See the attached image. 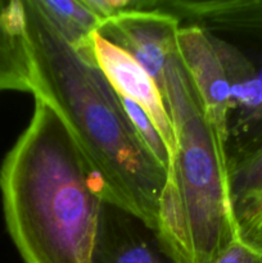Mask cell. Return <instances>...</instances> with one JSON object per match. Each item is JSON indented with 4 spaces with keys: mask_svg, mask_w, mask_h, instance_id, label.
<instances>
[{
    "mask_svg": "<svg viewBox=\"0 0 262 263\" xmlns=\"http://www.w3.org/2000/svg\"><path fill=\"white\" fill-rule=\"evenodd\" d=\"M32 95L63 121L103 187V198L161 231L167 170L154 159L104 74L59 35L35 0H23Z\"/></svg>",
    "mask_w": 262,
    "mask_h": 263,
    "instance_id": "obj_1",
    "label": "cell"
},
{
    "mask_svg": "<svg viewBox=\"0 0 262 263\" xmlns=\"http://www.w3.org/2000/svg\"><path fill=\"white\" fill-rule=\"evenodd\" d=\"M0 166L5 225L25 263H90L103 187L41 98Z\"/></svg>",
    "mask_w": 262,
    "mask_h": 263,
    "instance_id": "obj_2",
    "label": "cell"
},
{
    "mask_svg": "<svg viewBox=\"0 0 262 263\" xmlns=\"http://www.w3.org/2000/svg\"><path fill=\"white\" fill-rule=\"evenodd\" d=\"M164 97L176 139L161 204V233L186 263H212L239 238L225 144L205 116L179 50L164 67Z\"/></svg>",
    "mask_w": 262,
    "mask_h": 263,
    "instance_id": "obj_3",
    "label": "cell"
},
{
    "mask_svg": "<svg viewBox=\"0 0 262 263\" xmlns=\"http://www.w3.org/2000/svg\"><path fill=\"white\" fill-rule=\"evenodd\" d=\"M177 48L205 116L226 148L230 115L256 76V62L236 44L195 25H181Z\"/></svg>",
    "mask_w": 262,
    "mask_h": 263,
    "instance_id": "obj_4",
    "label": "cell"
},
{
    "mask_svg": "<svg viewBox=\"0 0 262 263\" xmlns=\"http://www.w3.org/2000/svg\"><path fill=\"white\" fill-rule=\"evenodd\" d=\"M180 27L176 15L151 7L148 0H139L136 9L103 21L97 32L130 54L164 95V67L169 57L179 50Z\"/></svg>",
    "mask_w": 262,
    "mask_h": 263,
    "instance_id": "obj_5",
    "label": "cell"
},
{
    "mask_svg": "<svg viewBox=\"0 0 262 263\" xmlns=\"http://www.w3.org/2000/svg\"><path fill=\"white\" fill-rule=\"evenodd\" d=\"M90 263H186L161 231L103 199Z\"/></svg>",
    "mask_w": 262,
    "mask_h": 263,
    "instance_id": "obj_6",
    "label": "cell"
},
{
    "mask_svg": "<svg viewBox=\"0 0 262 263\" xmlns=\"http://www.w3.org/2000/svg\"><path fill=\"white\" fill-rule=\"evenodd\" d=\"M91 63L121 97L140 105L158 128L171 163L176 152V139L166 97L153 77L123 49L95 32L91 36ZM171 166V164H170Z\"/></svg>",
    "mask_w": 262,
    "mask_h": 263,
    "instance_id": "obj_7",
    "label": "cell"
},
{
    "mask_svg": "<svg viewBox=\"0 0 262 263\" xmlns=\"http://www.w3.org/2000/svg\"><path fill=\"white\" fill-rule=\"evenodd\" d=\"M149 5L215 35L262 37V0H149Z\"/></svg>",
    "mask_w": 262,
    "mask_h": 263,
    "instance_id": "obj_8",
    "label": "cell"
},
{
    "mask_svg": "<svg viewBox=\"0 0 262 263\" xmlns=\"http://www.w3.org/2000/svg\"><path fill=\"white\" fill-rule=\"evenodd\" d=\"M23 0H0V92L32 94Z\"/></svg>",
    "mask_w": 262,
    "mask_h": 263,
    "instance_id": "obj_9",
    "label": "cell"
},
{
    "mask_svg": "<svg viewBox=\"0 0 262 263\" xmlns=\"http://www.w3.org/2000/svg\"><path fill=\"white\" fill-rule=\"evenodd\" d=\"M262 149V58L256 63V76L241 94L228 125L226 156L234 162Z\"/></svg>",
    "mask_w": 262,
    "mask_h": 263,
    "instance_id": "obj_10",
    "label": "cell"
},
{
    "mask_svg": "<svg viewBox=\"0 0 262 263\" xmlns=\"http://www.w3.org/2000/svg\"><path fill=\"white\" fill-rule=\"evenodd\" d=\"M229 190L234 217L246 239L262 215V149L229 166Z\"/></svg>",
    "mask_w": 262,
    "mask_h": 263,
    "instance_id": "obj_11",
    "label": "cell"
},
{
    "mask_svg": "<svg viewBox=\"0 0 262 263\" xmlns=\"http://www.w3.org/2000/svg\"><path fill=\"white\" fill-rule=\"evenodd\" d=\"M39 9L48 18L69 46L91 63V36L102 20L85 5L84 0H35Z\"/></svg>",
    "mask_w": 262,
    "mask_h": 263,
    "instance_id": "obj_12",
    "label": "cell"
},
{
    "mask_svg": "<svg viewBox=\"0 0 262 263\" xmlns=\"http://www.w3.org/2000/svg\"><path fill=\"white\" fill-rule=\"evenodd\" d=\"M118 98H120L121 104H122L123 109L127 115V118L130 120L131 125H133L134 130L138 134L141 143L148 149L149 153L154 157V159L169 171L171 158H170L166 144H164L163 139H162L161 134H159L158 128L156 127L153 121L146 115L145 110L140 105L134 103L133 100L121 97V95H118Z\"/></svg>",
    "mask_w": 262,
    "mask_h": 263,
    "instance_id": "obj_13",
    "label": "cell"
},
{
    "mask_svg": "<svg viewBox=\"0 0 262 263\" xmlns=\"http://www.w3.org/2000/svg\"><path fill=\"white\" fill-rule=\"evenodd\" d=\"M212 263H262V249L243 236L234 239Z\"/></svg>",
    "mask_w": 262,
    "mask_h": 263,
    "instance_id": "obj_14",
    "label": "cell"
},
{
    "mask_svg": "<svg viewBox=\"0 0 262 263\" xmlns=\"http://www.w3.org/2000/svg\"><path fill=\"white\" fill-rule=\"evenodd\" d=\"M84 3L102 20V22L126 10L136 9L139 5V0H84Z\"/></svg>",
    "mask_w": 262,
    "mask_h": 263,
    "instance_id": "obj_15",
    "label": "cell"
},
{
    "mask_svg": "<svg viewBox=\"0 0 262 263\" xmlns=\"http://www.w3.org/2000/svg\"><path fill=\"white\" fill-rule=\"evenodd\" d=\"M247 240L252 241V243H262V222L261 225L247 238Z\"/></svg>",
    "mask_w": 262,
    "mask_h": 263,
    "instance_id": "obj_16",
    "label": "cell"
},
{
    "mask_svg": "<svg viewBox=\"0 0 262 263\" xmlns=\"http://www.w3.org/2000/svg\"><path fill=\"white\" fill-rule=\"evenodd\" d=\"M258 247H259V248H261V249H262V246H258Z\"/></svg>",
    "mask_w": 262,
    "mask_h": 263,
    "instance_id": "obj_17",
    "label": "cell"
}]
</instances>
